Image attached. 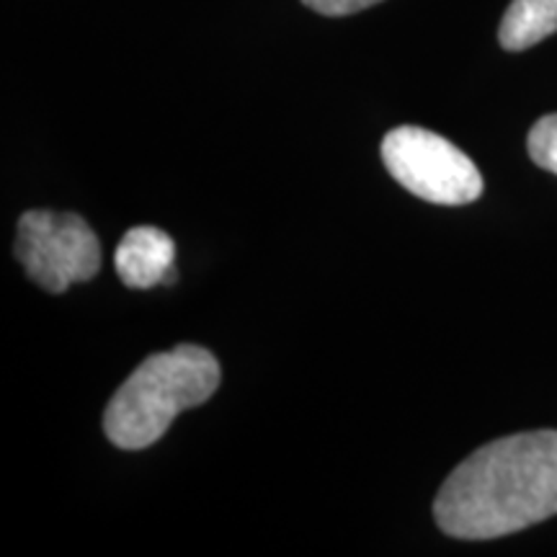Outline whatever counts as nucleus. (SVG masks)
Segmentation results:
<instances>
[{
  "mask_svg": "<svg viewBox=\"0 0 557 557\" xmlns=\"http://www.w3.org/2000/svg\"><path fill=\"white\" fill-rule=\"evenodd\" d=\"M13 250L32 282L52 295L88 282L101 269L99 238L86 220L70 212L32 209L21 214Z\"/></svg>",
  "mask_w": 557,
  "mask_h": 557,
  "instance_id": "4",
  "label": "nucleus"
},
{
  "mask_svg": "<svg viewBox=\"0 0 557 557\" xmlns=\"http://www.w3.org/2000/svg\"><path fill=\"white\" fill-rule=\"evenodd\" d=\"M176 243L160 227L139 225L124 235L114 253V269L127 287L150 289L176 278Z\"/></svg>",
  "mask_w": 557,
  "mask_h": 557,
  "instance_id": "5",
  "label": "nucleus"
},
{
  "mask_svg": "<svg viewBox=\"0 0 557 557\" xmlns=\"http://www.w3.org/2000/svg\"><path fill=\"white\" fill-rule=\"evenodd\" d=\"M557 32V0H511L498 29L500 47L521 52Z\"/></svg>",
  "mask_w": 557,
  "mask_h": 557,
  "instance_id": "6",
  "label": "nucleus"
},
{
  "mask_svg": "<svg viewBox=\"0 0 557 557\" xmlns=\"http://www.w3.org/2000/svg\"><path fill=\"white\" fill-rule=\"evenodd\" d=\"M382 163L403 189L431 205H470L483 194L478 165L449 139L423 127L389 129L382 139Z\"/></svg>",
  "mask_w": 557,
  "mask_h": 557,
  "instance_id": "3",
  "label": "nucleus"
},
{
  "mask_svg": "<svg viewBox=\"0 0 557 557\" xmlns=\"http://www.w3.org/2000/svg\"><path fill=\"white\" fill-rule=\"evenodd\" d=\"M529 158L557 176V114H547L534 124L527 137Z\"/></svg>",
  "mask_w": 557,
  "mask_h": 557,
  "instance_id": "7",
  "label": "nucleus"
},
{
  "mask_svg": "<svg viewBox=\"0 0 557 557\" xmlns=\"http://www.w3.org/2000/svg\"><path fill=\"white\" fill-rule=\"evenodd\" d=\"M302 3L323 16H351V13L372 9L382 0H302Z\"/></svg>",
  "mask_w": 557,
  "mask_h": 557,
  "instance_id": "8",
  "label": "nucleus"
},
{
  "mask_svg": "<svg viewBox=\"0 0 557 557\" xmlns=\"http://www.w3.org/2000/svg\"><path fill=\"white\" fill-rule=\"evenodd\" d=\"M557 513V431L485 444L444 480L436 524L457 540H496Z\"/></svg>",
  "mask_w": 557,
  "mask_h": 557,
  "instance_id": "1",
  "label": "nucleus"
},
{
  "mask_svg": "<svg viewBox=\"0 0 557 557\" xmlns=\"http://www.w3.org/2000/svg\"><path fill=\"white\" fill-rule=\"evenodd\" d=\"M220 364L207 348L181 344L152 354L116 389L103 431L120 449H145L169 431L178 413L207 403L220 387Z\"/></svg>",
  "mask_w": 557,
  "mask_h": 557,
  "instance_id": "2",
  "label": "nucleus"
}]
</instances>
